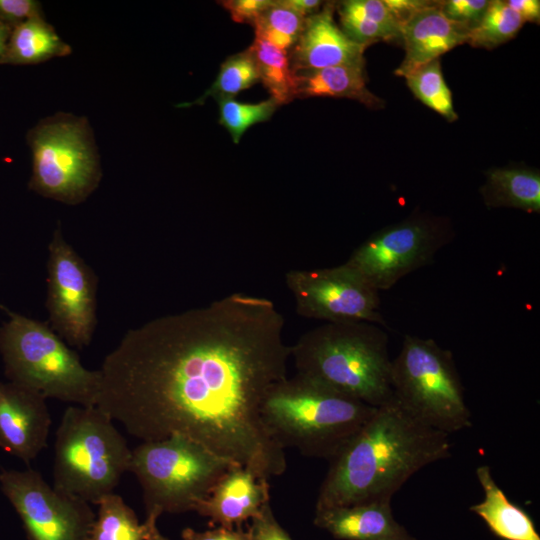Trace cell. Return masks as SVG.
I'll use <instances>...</instances> for the list:
<instances>
[{
  "instance_id": "cell-1",
  "label": "cell",
  "mask_w": 540,
  "mask_h": 540,
  "mask_svg": "<svg viewBox=\"0 0 540 540\" xmlns=\"http://www.w3.org/2000/svg\"><path fill=\"white\" fill-rule=\"evenodd\" d=\"M284 325L272 300L245 292L154 318L105 357L96 407L142 442L181 435L262 479L282 475L261 407L287 378Z\"/></svg>"
},
{
  "instance_id": "cell-2",
  "label": "cell",
  "mask_w": 540,
  "mask_h": 540,
  "mask_svg": "<svg viewBox=\"0 0 540 540\" xmlns=\"http://www.w3.org/2000/svg\"><path fill=\"white\" fill-rule=\"evenodd\" d=\"M449 434L413 417L392 396L329 460L316 509L391 501L412 475L451 454Z\"/></svg>"
},
{
  "instance_id": "cell-3",
  "label": "cell",
  "mask_w": 540,
  "mask_h": 540,
  "mask_svg": "<svg viewBox=\"0 0 540 540\" xmlns=\"http://www.w3.org/2000/svg\"><path fill=\"white\" fill-rule=\"evenodd\" d=\"M388 334L370 322L324 323L290 346L296 374L373 407L392 396Z\"/></svg>"
},
{
  "instance_id": "cell-4",
  "label": "cell",
  "mask_w": 540,
  "mask_h": 540,
  "mask_svg": "<svg viewBox=\"0 0 540 540\" xmlns=\"http://www.w3.org/2000/svg\"><path fill=\"white\" fill-rule=\"evenodd\" d=\"M376 407L299 374L274 384L261 407L262 421L284 450L330 460L361 429Z\"/></svg>"
},
{
  "instance_id": "cell-5",
  "label": "cell",
  "mask_w": 540,
  "mask_h": 540,
  "mask_svg": "<svg viewBox=\"0 0 540 540\" xmlns=\"http://www.w3.org/2000/svg\"><path fill=\"white\" fill-rule=\"evenodd\" d=\"M132 449L96 406L65 409L54 445L53 487L96 504L130 469Z\"/></svg>"
},
{
  "instance_id": "cell-6",
  "label": "cell",
  "mask_w": 540,
  "mask_h": 540,
  "mask_svg": "<svg viewBox=\"0 0 540 540\" xmlns=\"http://www.w3.org/2000/svg\"><path fill=\"white\" fill-rule=\"evenodd\" d=\"M0 328V352L10 382L43 397L96 406L99 370H89L47 324L8 312Z\"/></svg>"
},
{
  "instance_id": "cell-7",
  "label": "cell",
  "mask_w": 540,
  "mask_h": 540,
  "mask_svg": "<svg viewBox=\"0 0 540 540\" xmlns=\"http://www.w3.org/2000/svg\"><path fill=\"white\" fill-rule=\"evenodd\" d=\"M390 382L393 397L425 425L449 435L472 426L453 354L435 340L405 335Z\"/></svg>"
},
{
  "instance_id": "cell-8",
  "label": "cell",
  "mask_w": 540,
  "mask_h": 540,
  "mask_svg": "<svg viewBox=\"0 0 540 540\" xmlns=\"http://www.w3.org/2000/svg\"><path fill=\"white\" fill-rule=\"evenodd\" d=\"M233 465L191 439L172 435L133 449L129 472L141 486L146 512L183 513L193 511Z\"/></svg>"
},
{
  "instance_id": "cell-9",
  "label": "cell",
  "mask_w": 540,
  "mask_h": 540,
  "mask_svg": "<svg viewBox=\"0 0 540 540\" xmlns=\"http://www.w3.org/2000/svg\"><path fill=\"white\" fill-rule=\"evenodd\" d=\"M26 140L32 153L29 189L75 205L99 185L100 158L86 117L58 112L30 128Z\"/></svg>"
},
{
  "instance_id": "cell-10",
  "label": "cell",
  "mask_w": 540,
  "mask_h": 540,
  "mask_svg": "<svg viewBox=\"0 0 540 540\" xmlns=\"http://www.w3.org/2000/svg\"><path fill=\"white\" fill-rule=\"evenodd\" d=\"M454 238L449 222L414 215L384 227L359 244L345 263L379 292L431 264Z\"/></svg>"
},
{
  "instance_id": "cell-11",
  "label": "cell",
  "mask_w": 540,
  "mask_h": 540,
  "mask_svg": "<svg viewBox=\"0 0 540 540\" xmlns=\"http://www.w3.org/2000/svg\"><path fill=\"white\" fill-rule=\"evenodd\" d=\"M285 284L296 312L304 318L388 327L380 312V292L345 262L335 267L289 270Z\"/></svg>"
},
{
  "instance_id": "cell-12",
  "label": "cell",
  "mask_w": 540,
  "mask_h": 540,
  "mask_svg": "<svg viewBox=\"0 0 540 540\" xmlns=\"http://www.w3.org/2000/svg\"><path fill=\"white\" fill-rule=\"evenodd\" d=\"M0 485L27 540H90L96 518L90 504L49 485L38 471L2 470Z\"/></svg>"
},
{
  "instance_id": "cell-13",
  "label": "cell",
  "mask_w": 540,
  "mask_h": 540,
  "mask_svg": "<svg viewBox=\"0 0 540 540\" xmlns=\"http://www.w3.org/2000/svg\"><path fill=\"white\" fill-rule=\"evenodd\" d=\"M47 308L51 328L65 342L78 348L91 342L96 326V279L60 228L49 243Z\"/></svg>"
},
{
  "instance_id": "cell-14",
  "label": "cell",
  "mask_w": 540,
  "mask_h": 540,
  "mask_svg": "<svg viewBox=\"0 0 540 540\" xmlns=\"http://www.w3.org/2000/svg\"><path fill=\"white\" fill-rule=\"evenodd\" d=\"M51 416L46 398L0 381V448L27 465L47 447Z\"/></svg>"
},
{
  "instance_id": "cell-15",
  "label": "cell",
  "mask_w": 540,
  "mask_h": 540,
  "mask_svg": "<svg viewBox=\"0 0 540 540\" xmlns=\"http://www.w3.org/2000/svg\"><path fill=\"white\" fill-rule=\"evenodd\" d=\"M270 501L268 480L251 469L233 465L218 480L210 494L194 507L195 512L223 527H242Z\"/></svg>"
},
{
  "instance_id": "cell-16",
  "label": "cell",
  "mask_w": 540,
  "mask_h": 540,
  "mask_svg": "<svg viewBox=\"0 0 540 540\" xmlns=\"http://www.w3.org/2000/svg\"><path fill=\"white\" fill-rule=\"evenodd\" d=\"M333 11V5L326 4L322 10L306 18L290 57L295 73L364 63L366 46L349 38L336 25Z\"/></svg>"
},
{
  "instance_id": "cell-17",
  "label": "cell",
  "mask_w": 540,
  "mask_h": 540,
  "mask_svg": "<svg viewBox=\"0 0 540 540\" xmlns=\"http://www.w3.org/2000/svg\"><path fill=\"white\" fill-rule=\"evenodd\" d=\"M469 31L468 26L446 18L439 2L430 1L401 25L405 57L395 74L406 77L445 52L467 43Z\"/></svg>"
},
{
  "instance_id": "cell-18",
  "label": "cell",
  "mask_w": 540,
  "mask_h": 540,
  "mask_svg": "<svg viewBox=\"0 0 540 540\" xmlns=\"http://www.w3.org/2000/svg\"><path fill=\"white\" fill-rule=\"evenodd\" d=\"M390 502L316 509L314 524L340 540H417L394 519Z\"/></svg>"
},
{
  "instance_id": "cell-19",
  "label": "cell",
  "mask_w": 540,
  "mask_h": 540,
  "mask_svg": "<svg viewBox=\"0 0 540 540\" xmlns=\"http://www.w3.org/2000/svg\"><path fill=\"white\" fill-rule=\"evenodd\" d=\"M476 476L484 499L470 510L482 518L491 532L503 540H540L530 515L507 498L493 479L490 467H477Z\"/></svg>"
},
{
  "instance_id": "cell-20",
  "label": "cell",
  "mask_w": 540,
  "mask_h": 540,
  "mask_svg": "<svg viewBox=\"0 0 540 540\" xmlns=\"http://www.w3.org/2000/svg\"><path fill=\"white\" fill-rule=\"evenodd\" d=\"M364 64L365 62L297 72L295 98H349L370 108L382 107V99L366 87Z\"/></svg>"
},
{
  "instance_id": "cell-21",
  "label": "cell",
  "mask_w": 540,
  "mask_h": 540,
  "mask_svg": "<svg viewBox=\"0 0 540 540\" xmlns=\"http://www.w3.org/2000/svg\"><path fill=\"white\" fill-rule=\"evenodd\" d=\"M71 52L45 18H34L12 29L1 64H39Z\"/></svg>"
},
{
  "instance_id": "cell-22",
  "label": "cell",
  "mask_w": 540,
  "mask_h": 540,
  "mask_svg": "<svg viewBox=\"0 0 540 540\" xmlns=\"http://www.w3.org/2000/svg\"><path fill=\"white\" fill-rule=\"evenodd\" d=\"M481 194L488 207L540 212V174L523 168H497L487 173Z\"/></svg>"
},
{
  "instance_id": "cell-23",
  "label": "cell",
  "mask_w": 540,
  "mask_h": 540,
  "mask_svg": "<svg viewBox=\"0 0 540 540\" xmlns=\"http://www.w3.org/2000/svg\"><path fill=\"white\" fill-rule=\"evenodd\" d=\"M257 65L259 80L278 105L295 98L296 73L287 51L282 50L261 37L255 36L249 47Z\"/></svg>"
},
{
  "instance_id": "cell-24",
  "label": "cell",
  "mask_w": 540,
  "mask_h": 540,
  "mask_svg": "<svg viewBox=\"0 0 540 540\" xmlns=\"http://www.w3.org/2000/svg\"><path fill=\"white\" fill-rule=\"evenodd\" d=\"M98 514L92 526L90 540H145L147 528L123 498L107 494L97 503Z\"/></svg>"
},
{
  "instance_id": "cell-25",
  "label": "cell",
  "mask_w": 540,
  "mask_h": 540,
  "mask_svg": "<svg viewBox=\"0 0 540 540\" xmlns=\"http://www.w3.org/2000/svg\"><path fill=\"white\" fill-rule=\"evenodd\" d=\"M523 23L505 1H490L480 22L470 29L467 43L474 47L494 48L512 39Z\"/></svg>"
},
{
  "instance_id": "cell-26",
  "label": "cell",
  "mask_w": 540,
  "mask_h": 540,
  "mask_svg": "<svg viewBox=\"0 0 540 540\" xmlns=\"http://www.w3.org/2000/svg\"><path fill=\"white\" fill-rule=\"evenodd\" d=\"M405 78L409 89L423 104L450 122L458 118L450 89L442 75L439 59L423 65Z\"/></svg>"
},
{
  "instance_id": "cell-27",
  "label": "cell",
  "mask_w": 540,
  "mask_h": 540,
  "mask_svg": "<svg viewBox=\"0 0 540 540\" xmlns=\"http://www.w3.org/2000/svg\"><path fill=\"white\" fill-rule=\"evenodd\" d=\"M258 81L257 65L248 49L226 59L222 63L216 80L211 87L193 103L181 104V106L200 104L209 96L215 97L217 100L233 98L236 94L251 87Z\"/></svg>"
},
{
  "instance_id": "cell-28",
  "label": "cell",
  "mask_w": 540,
  "mask_h": 540,
  "mask_svg": "<svg viewBox=\"0 0 540 540\" xmlns=\"http://www.w3.org/2000/svg\"><path fill=\"white\" fill-rule=\"evenodd\" d=\"M305 20V17L285 7L280 1H273L253 24L255 36L287 51L298 41Z\"/></svg>"
},
{
  "instance_id": "cell-29",
  "label": "cell",
  "mask_w": 540,
  "mask_h": 540,
  "mask_svg": "<svg viewBox=\"0 0 540 540\" xmlns=\"http://www.w3.org/2000/svg\"><path fill=\"white\" fill-rule=\"evenodd\" d=\"M219 123L227 129L234 143L251 126L271 118L279 106L272 98L259 103H242L234 98L218 100Z\"/></svg>"
},
{
  "instance_id": "cell-30",
  "label": "cell",
  "mask_w": 540,
  "mask_h": 540,
  "mask_svg": "<svg viewBox=\"0 0 540 540\" xmlns=\"http://www.w3.org/2000/svg\"><path fill=\"white\" fill-rule=\"evenodd\" d=\"M338 11L347 12L373 21L395 38H401V25L381 0H347L340 2Z\"/></svg>"
},
{
  "instance_id": "cell-31",
  "label": "cell",
  "mask_w": 540,
  "mask_h": 540,
  "mask_svg": "<svg viewBox=\"0 0 540 540\" xmlns=\"http://www.w3.org/2000/svg\"><path fill=\"white\" fill-rule=\"evenodd\" d=\"M343 32L355 42L367 45L381 40H392L395 37L381 25L364 17L338 11Z\"/></svg>"
},
{
  "instance_id": "cell-32",
  "label": "cell",
  "mask_w": 540,
  "mask_h": 540,
  "mask_svg": "<svg viewBox=\"0 0 540 540\" xmlns=\"http://www.w3.org/2000/svg\"><path fill=\"white\" fill-rule=\"evenodd\" d=\"M489 3L487 0H448L439 2V6L446 18L472 29L482 19Z\"/></svg>"
},
{
  "instance_id": "cell-33",
  "label": "cell",
  "mask_w": 540,
  "mask_h": 540,
  "mask_svg": "<svg viewBox=\"0 0 540 540\" xmlns=\"http://www.w3.org/2000/svg\"><path fill=\"white\" fill-rule=\"evenodd\" d=\"M248 532L250 540H292L290 535L277 522L270 501L265 503L260 512L251 519Z\"/></svg>"
},
{
  "instance_id": "cell-34",
  "label": "cell",
  "mask_w": 540,
  "mask_h": 540,
  "mask_svg": "<svg viewBox=\"0 0 540 540\" xmlns=\"http://www.w3.org/2000/svg\"><path fill=\"white\" fill-rule=\"evenodd\" d=\"M34 18H44L42 5L39 1L0 0V19L11 29Z\"/></svg>"
},
{
  "instance_id": "cell-35",
  "label": "cell",
  "mask_w": 540,
  "mask_h": 540,
  "mask_svg": "<svg viewBox=\"0 0 540 540\" xmlns=\"http://www.w3.org/2000/svg\"><path fill=\"white\" fill-rule=\"evenodd\" d=\"M220 3L229 12L233 21L253 25L259 16L272 5L273 1L226 0Z\"/></svg>"
},
{
  "instance_id": "cell-36",
  "label": "cell",
  "mask_w": 540,
  "mask_h": 540,
  "mask_svg": "<svg viewBox=\"0 0 540 540\" xmlns=\"http://www.w3.org/2000/svg\"><path fill=\"white\" fill-rule=\"evenodd\" d=\"M182 540H250L248 530L242 527L229 528L220 526L203 532L185 528L181 534Z\"/></svg>"
},
{
  "instance_id": "cell-37",
  "label": "cell",
  "mask_w": 540,
  "mask_h": 540,
  "mask_svg": "<svg viewBox=\"0 0 540 540\" xmlns=\"http://www.w3.org/2000/svg\"><path fill=\"white\" fill-rule=\"evenodd\" d=\"M430 1L420 0H385L384 3L402 25L415 12L429 4Z\"/></svg>"
},
{
  "instance_id": "cell-38",
  "label": "cell",
  "mask_w": 540,
  "mask_h": 540,
  "mask_svg": "<svg viewBox=\"0 0 540 540\" xmlns=\"http://www.w3.org/2000/svg\"><path fill=\"white\" fill-rule=\"evenodd\" d=\"M506 4L523 20L536 22L540 17V1L538 0H509Z\"/></svg>"
},
{
  "instance_id": "cell-39",
  "label": "cell",
  "mask_w": 540,
  "mask_h": 540,
  "mask_svg": "<svg viewBox=\"0 0 540 540\" xmlns=\"http://www.w3.org/2000/svg\"><path fill=\"white\" fill-rule=\"evenodd\" d=\"M280 3L307 18L318 12L322 2L318 0H281Z\"/></svg>"
},
{
  "instance_id": "cell-40",
  "label": "cell",
  "mask_w": 540,
  "mask_h": 540,
  "mask_svg": "<svg viewBox=\"0 0 540 540\" xmlns=\"http://www.w3.org/2000/svg\"><path fill=\"white\" fill-rule=\"evenodd\" d=\"M161 514L162 513L157 509L146 512V519L144 523L147 528V533L145 540H169L160 533L157 527V520Z\"/></svg>"
},
{
  "instance_id": "cell-41",
  "label": "cell",
  "mask_w": 540,
  "mask_h": 540,
  "mask_svg": "<svg viewBox=\"0 0 540 540\" xmlns=\"http://www.w3.org/2000/svg\"><path fill=\"white\" fill-rule=\"evenodd\" d=\"M11 31V27L0 19V64L4 56Z\"/></svg>"
}]
</instances>
